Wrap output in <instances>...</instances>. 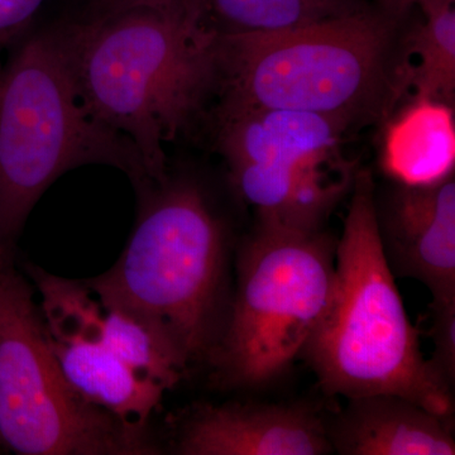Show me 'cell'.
<instances>
[{
	"instance_id": "6da1fadb",
	"label": "cell",
	"mask_w": 455,
	"mask_h": 455,
	"mask_svg": "<svg viewBox=\"0 0 455 455\" xmlns=\"http://www.w3.org/2000/svg\"><path fill=\"white\" fill-rule=\"evenodd\" d=\"M79 97L92 118L136 146L152 182L166 178L164 145L220 89L215 33L199 0H158L62 26Z\"/></svg>"
},
{
	"instance_id": "7a4b0ae2",
	"label": "cell",
	"mask_w": 455,
	"mask_h": 455,
	"mask_svg": "<svg viewBox=\"0 0 455 455\" xmlns=\"http://www.w3.org/2000/svg\"><path fill=\"white\" fill-rule=\"evenodd\" d=\"M409 9L377 0L314 25L217 36L220 106L322 114L349 128L387 119L406 92Z\"/></svg>"
},
{
	"instance_id": "3957f363",
	"label": "cell",
	"mask_w": 455,
	"mask_h": 455,
	"mask_svg": "<svg viewBox=\"0 0 455 455\" xmlns=\"http://www.w3.org/2000/svg\"><path fill=\"white\" fill-rule=\"evenodd\" d=\"M335 252L333 298L301 357L320 387L347 400L394 394L451 419L453 387L425 358L377 232L374 185L355 175Z\"/></svg>"
},
{
	"instance_id": "277c9868",
	"label": "cell",
	"mask_w": 455,
	"mask_h": 455,
	"mask_svg": "<svg viewBox=\"0 0 455 455\" xmlns=\"http://www.w3.org/2000/svg\"><path fill=\"white\" fill-rule=\"evenodd\" d=\"M139 193V220L122 256L83 283L101 307L160 326L190 366L211 357L226 325L229 235L194 179L167 173Z\"/></svg>"
},
{
	"instance_id": "5b68a950",
	"label": "cell",
	"mask_w": 455,
	"mask_h": 455,
	"mask_svg": "<svg viewBox=\"0 0 455 455\" xmlns=\"http://www.w3.org/2000/svg\"><path fill=\"white\" fill-rule=\"evenodd\" d=\"M88 164L121 170L136 188L152 184L136 146L84 106L62 26L44 29L0 68V243L11 250L44 191Z\"/></svg>"
},
{
	"instance_id": "8992f818",
	"label": "cell",
	"mask_w": 455,
	"mask_h": 455,
	"mask_svg": "<svg viewBox=\"0 0 455 455\" xmlns=\"http://www.w3.org/2000/svg\"><path fill=\"white\" fill-rule=\"evenodd\" d=\"M337 241L259 221L236 253V284L211 362L230 388L266 387L301 357L335 286Z\"/></svg>"
},
{
	"instance_id": "52a82bcc",
	"label": "cell",
	"mask_w": 455,
	"mask_h": 455,
	"mask_svg": "<svg viewBox=\"0 0 455 455\" xmlns=\"http://www.w3.org/2000/svg\"><path fill=\"white\" fill-rule=\"evenodd\" d=\"M0 445L20 455H147L146 429L84 400L51 348L31 284L0 253Z\"/></svg>"
},
{
	"instance_id": "ba28073f",
	"label": "cell",
	"mask_w": 455,
	"mask_h": 455,
	"mask_svg": "<svg viewBox=\"0 0 455 455\" xmlns=\"http://www.w3.org/2000/svg\"><path fill=\"white\" fill-rule=\"evenodd\" d=\"M374 212L395 278L423 283L434 300L455 298L454 175L424 187L394 182L381 196L374 188Z\"/></svg>"
},
{
	"instance_id": "9c48e42d",
	"label": "cell",
	"mask_w": 455,
	"mask_h": 455,
	"mask_svg": "<svg viewBox=\"0 0 455 455\" xmlns=\"http://www.w3.org/2000/svg\"><path fill=\"white\" fill-rule=\"evenodd\" d=\"M182 455L334 453L326 423L313 410L286 403H224L196 410L180 430Z\"/></svg>"
},
{
	"instance_id": "30bf717a",
	"label": "cell",
	"mask_w": 455,
	"mask_h": 455,
	"mask_svg": "<svg viewBox=\"0 0 455 455\" xmlns=\"http://www.w3.org/2000/svg\"><path fill=\"white\" fill-rule=\"evenodd\" d=\"M27 272L40 292L42 313L98 338L146 379L167 391L187 372L188 362L160 326L127 311L101 307L83 281L55 276L32 265Z\"/></svg>"
},
{
	"instance_id": "8fae6325",
	"label": "cell",
	"mask_w": 455,
	"mask_h": 455,
	"mask_svg": "<svg viewBox=\"0 0 455 455\" xmlns=\"http://www.w3.org/2000/svg\"><path fill=\"white\" fill-rule=\"evenodd\" d=\"M350 128L322 114L220 106L217 145L228 164L334 166Z\"/></svg>"
},
{
	"instance_id": "7c38bea8",
	"label": "cell",
	"mask_w": 455,
	"mask_h": 455,
	"mask_svg": "<svg viewBox=\"0 0 455 455\" xmlns=\"http://www.w3.org/2000/svg\"><path fill=\"white\" fill-rule=\"evenodd\" d=\"M449 420L400 395L376 394L349 398L326 430L340 455H454Z\"/></svg>"
},
{
	"instance_id": "4fadbf2b",
	"label": "cell",
	"mask_w": 455,
	"mask_h": 455,
	"mask_svg": "<svg viewBox=\"0 0 455 455\" xmlns=\"http://www.w3.org/2000/svg\"><path fill=\"white\" fill-rule=\"evenodd\" d=\"M42 316L51 348L71 387L92 405L146 429L166 391L163 386L136 372L98 338L60 317Z\"/></svg>"
},
{
	"instance_id": "5bb4252c",
	"label": "cell",
	"mask_w": 455,
	"mask_h": 455,
	"mask_svg": "<svg viewBox=\"0 0 455 455\" xmlns=\"http://www.w3.org/2000/svg\"><path fill=\"white\" fill-rule=\"evenodd\" d=\"M239 196L259 221L295 232L323 230L335 205L352 188L350 176L331 179L329 167L269 164H228Z\"/></svg>"
},
{
	"instance_id": "9a60e30c",
	"label": "cell",
	"mask_w": 455,
	"mask_h": 455,
	"mask_svg": "<svg viewBox=\"0 0 455 455\" xmlns=\"http://www.w3.org/2000/svg\"><path fill=\"white\" fill-rule=\"evenodd\" d=\"M387 119L379 160L392 181L424 187L454 175L453 106L412 97L407 106Z\"/></svg>"
},
{
	"instance_id": "2e32d148",
	"label": "cell",
	"mask_w": 455,
	"mask_h": 455,
	"mask_svg": "<svg viewBox=\"0 0 455 455\" xmlns=\"http://www.w3.org/2000/svg\"><path fill=\"white\" fill-rule=\"evenodd\" d=\"M424 20L405 32L406 92L453 106L455 97L454 0H421Z\"/></svg>"
},
{
	"instance_id": "e0dca14e",
	"label": "cell",
	"mask_w": 455,
	"mask_h": 455,
	"mask_svg": "<svg viewBox=\"0 0 455 455\" xmlns=\"http://www.w3.org/2000/svg\"><path fill=\"white\" fill-rule=\"evenodd\" d=\"M372 0H199L203 25L215 35L275 32L357 13Z\"/></svg>"
},
{
	"instance_id": "ac0fdd59",
	"label": "cell",
	"mask_w": 455,
	"mask_h": 455,
	"mask_svg": "<svg viewBox=\"0 0 455 455\" xmlns=\"http://www.w3.org/2000/svg\"><path fill=\"white\" fill-rule=\"evenodd\" d=\"M431 338L434 353L431 362L454 388L455 383V298L431 300Z\"/></svg>"
},
{
	"instance_id": "d6986e66",
	"label": "cell",
	"mask_w": 455,
	"mask_h": 455,
	"mask_svg": "<svg viewBox=\"0 0 455 455\" xmlns=\"http://www.w3.org/2000/svg\"><path fill=\"white\" fill-rule=\"evenodd\" d=\"M46 0H0V68L5 47L35 17Z\"/></svg>"
},
{
	"instance_id": "ffe728a7",
	"label": "cell",
	"mask_w": 455,
	"mask_h": 455,
	"mask_svg": "<svg viewBox=\"0 0 455 455\" xmlns=\"http://www.w3.org/2000/svg\"><path fill=\"white\" fill-rule=\"evenodd\" d=\"M155 2H158V0H89L90 4L94 8V13L92 14L109 13V12L119 11V9Z\"/></svg>"
},
{
	"instance_id": "44dd1931",
	"label": "cell",
	"mask_w": 455,
	"mask_h": 455,
	"mask_svg": "<svg viewBox=\"0 0 455 455\" xmlns=\"http://www.w3.org/2000/svg\"><path fill=\"white\" fill-rule=\"evenodd\" d=\"M394 2L400 3L406 7H412V5H418L419 0H394Z\"/></svg>"
},
{
	"instance_id": "7402d4cb",
	"label": "cell",
	"mask_w": 455,
	"mask_h": 455,
	"mask_svg": "<svg viewBox=\"0 0 455 455\" xmlns=\"http://www.w3.org/2000/svg\"><path fill=\"white\" fill-rule=\"evenodd\" d=\"M5 251H9V248L4 247L2 243H0V253L5 252Z\"/></svg>"
},
{
	"instance_id": "603a6c76",
	"label": "cell",
	"mask_w": 455,
	"mask_h": 455,
	"mask_svg": "<svg viewBox=\"0 0 455 455\" xmlns=\"http://www.w3.org/2000/svg\"><path fill=\"white\" fill-rule=\"evenodd\" d=\"M420 2H421V0H419V3H420ZM419 3H418V4H419Z\"/></svg>"
}]
</instances>
